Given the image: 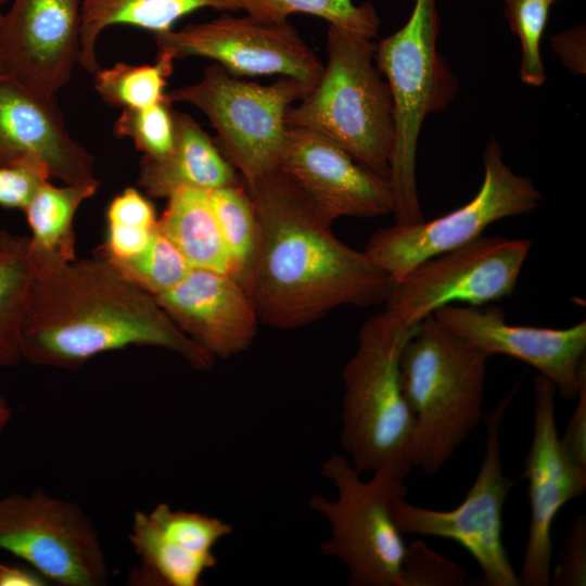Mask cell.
Here are the masks:
<instances>
[{
	"label": "cell",
	"mask_w": 586,
	"mask_h": 586,
	"mask_svg": "<svg viewBox=\"0 0 586 586\" xmlns=\"http://www.w3.org/2000/svg\"><path fill=\"white\" fill-rule=\"evenodd\" d=\"M258 222L245 283L259 322L296 329L332 309L385 303L394 281L368 254L342 242L279 168L244 182Z\"/></svg>",
	"instance_id": "6da1fadb"
},
{
	"label": "cell",
	"mask_w": 586,
	"mask_h": 586,
	"mask_svg": "<svg viewBox=\"0 0 586 586\" xmlns=\"http://www.w3.org/2000/svg\"><path fill=\"white\" fill-rule=\"evenodd\" d=\"M33 260L22 360L73 370L97 355L135 345L173 352L199 370L213 367L215 358L105 257L65 262L33 254Z\"/></svg>",
	"instance_id": "7a4b0ae2"
},
{
	"label": "cell",
	"mask_w": 586,
	"mask_h": 586,
	"mask_svg": "<svg viewBox=\"0 0 586 586\" xmlns=\"http://www.w3.org/2000/svg\"><path fill=\"white\" fill-rule=\"evenodd\" d=\"M487 359L433 315L421 320L400 357L403 390L415 422L411 468L437 473L483 420Z\"/></svg>",
	"instance_id": "3957f363"
},
{
	"label": "cell",
	"mask_w": 586,
	"mask_h": 586,
	"mask_svg": "<svg viewBox=\"0 0 586 586\" xmlns=\"http://www.w3.org/2000/svg\"><path fill=\"white\" fill-rule=\"evenodd\" d=\"M418 326H404L386 310L369 317L344 367L341 446L360 474L390 471L406 479L412 469L415 422L403 390L400 357Z\"/></svg>",
	"instance_id": "277c9868"
},
{
	"label": "cell",
	"mask_w": 586,
	"mask_h": 586,
	"mask_svg": "<svg viewBox=\"0 0 586 586\" xmlns=\"http://www.w3.org/2000/svg\"><path fill=\"white\" fill-rule=\"evenodd\" d=\"M372 39L329 25L327 56L316 86L291 106L286 124L333 140L388 180L394 141L393 100L375 63Z\"/></svg>",
	"instance_id": "5b68a950"
},
{
	"label": "cell",
	"mask_w": 586,
	"mask_h": 586,
	"mask_svg": "<svg viewBox=\"0 0 586 586\" xmlns=\"http://www.w3.org/2000/svg\"><path fill=\"white\" fill-rule=\"evenodd\" d=\"M440 16L436 0H416L406 24L377 43L375 63L393 100L394 141L388 182L395 224L424 220L416 178V155L425 117L445 110L458 81L437 51Z\"/></svg>",
	"instance_id": "8992f818"
},
{
	"label": "cell",
	"mask_w": 586,
	"mask_h": 586,
	"mask_svg": "<svg viewBox=\"0 0 586 586\" xmlns=\"http://www.w3.org/2000/svg\"><path fill=\"white\" fill-rule=\"evenodd\" d=\"M322 474L336 489V498L313 495L309 507L330 524V537L320 551L348 570L353 586H400L406 544L392 505L408 492L405 479L390 471L362 480L345 455L322 462Z\"/></svg>",
	"instance_id": "52a82bcc"
},
{
	"label": "cell",
	"mask_w": 586,
	"mask_h": 586,
	"mask_svg": "<svg viewBox=\"0 0 586 586\" xmlns=\"http://www.w3.org/2000/svg\"><path fill=\"white\" fill-rule=\"evenodd\" d=\"M307 93L290 77L259 85L213 64L198 82L166 95L171 103L190 104L205 114L217 132L218 148L247 182L279 168L289 128L286 113Z\"/></svg>",
	"instance_id": "ba28073f"
},
{
	"label": "cell",
	"mask_w": 586,
	"mask_h": 586,
	"mask_svg": "<svg viewBox=\"0 0 586 586\" xmlns=\"http://www.w3.org/2000/svg\"><path fill=\"white\" fill-rule=\"evenodd\" d=\"M519 384L486 416L485 449L481 467L463 501L451 510L412 505L405 497L392 505L393 519L403 535L450 539L476 561L487 586H521L502 540L505 501L514 485L504 470L500 428Z\"/></svg>",
	"instance_id": "9c48e42d"
},
{
	"label": "cell",
	"mask_w": 586,
	"mask_h": 586,
	"mask_svg": "<svg viewBox=\"0 0 586 586\" xmlns=\"http://www.w3.org/2000/svg\"><path fill=\"white\" fill-rule=\"evenodd\" d=\"M483 166L481 188L464 205L430 221L372 232L365 247L371 260L396 282L418 264L479 238L492 224L538 206L540 192L510 169L494 138L485 146Z\"/></svg>",
	"instance_id": "30bf717a"
},
{
	"label": "cell",
	"mask_w": 586,
	"mask_h": 586,
	"mask_svg": "<svg viewBox=\"0 0 586 586\" xmlns=\"http://www.w3.org/2000/svg\"><path fill=\"white\" fill-rule=\"evenodd\" d=\"M0 549L49 583L102 586L109 565L99 534L82 508L41 487L0 498Z\"/></svg>",
	"instance_id": "8fae6325"
},
{
	"label": "cell",
	"mask_w": 586,
	"mask_h": 586,
	"mask_svg": "<svg viewBox=\"0 0 586 586\" xmlns=\"http://www.w3.org/2000/svg\"><path fill=\"white\" fill-rule=\"evenodd\" d=\"M532 240L480 235L431 257L394 285L385 310L407 327H416L438 308L456 302L483 306L512 295Z\"/></svg>",
	"instance_id": "7c38bea8"
},
{
	"label": "cell",
	"mask_w": 586,
	"mask_h": 586,
	"mask_svg": "<svg viewBox=\"0 0 586 586\" xmlns=\"http://www.w3.org/2000/svg\"><path fill=\"white\" fill-rule=\"evenodd\" d=\"M152 35L158 53L174 60L211 59L235 77H290L308 92L323 69V63L288 21L275 23L249 14L224 13L207 22Z\"/></svg>",
	"instance_id": "4fadbf2b"
},
{
	"label": "cell",
	"mask_w": 586,
	"mask_h": 586,
	"mask_svg": "<svg viewBox=\"0 0 586 586\" xmlns=\"http://www.w3.org/2000/svg\"><path fill=\"white\" fill-rule=\"evenodd\" d=\"M533 436L523 477L530 501L528 534L518 576L521 586H548L551 577L552 524L560 509L586 491V470L565 453L556 421V387L534 378Z\"/></svg>",
	"instance_id": "5bb4252c"
},
{
	"label": "cell",
	"mask_w": 586,
	"mask_h": 586,
	"mask_svg": "<svg viewBox=\"0 0 586 586\" xmlns=\"http://www.w3.org/2000/svg\"><path fill=\"white\" fill-rule=\"evenodd\" d=\"M432 315L488 357L504 355L532 366L565 400L575 398L586 380L585 320L564 329L515 326L495 304H451Z\"/></svg>",
	"instance_id": "9a60e30c"
},
{
	"label": "cell",
	"mask_w": 586,
	"mask_h": 586,
	"mask_svg": "<svg viewBox=\"0 0 586 586\" xmlns=\"http://www.w3.org/2000/svg\"><path fill=\"white\" fill-rule=\"evenodd\" d=\"M82 1L12 0L1 16L0 72L56 95L79 61Z\"/></svg>",
	"instance_id": "2e32d148"
},
{
	"label": "cell",
	"mask_w": 586,
	"mask_h": 586,
	"mask_svg": "<svg viewBox=\"0 0 586 586\" xmlns=\"http://www.w3.org/2000/svg\"><path fill=\"white\" fill-rule=\"evenodd\" d=\"M281 169L328 220L393 214L391 184L328 137L289 126Z\"/></svg>",
	"instance_id": "e0dca14e"
},
{
	"label": "cell",
	"mask_w": 586,
	"mask_h": 586,
	"mask_svg": "<svg viewBox=\"0 0 586 586\" xmlns=\"http://www.w3.org/2000/svg\"><path fill=\"white\" fill-rule=\"evenodd\" d=\"M232 527L208 514L173 509L161 502L133 513L129 542L139 564L129 573L132 585L199 586L217 563L215 546Z\"/></svg>",
	"instance_id": "ac0fdd59"
},
{
	"label": "cell",
	"mask_w": 586,
	"mask_h": 586,
	"mask_svg": "<svg viewBox=\"0 0 586 586\" xmlns=\"http://www.w3.org/2000/svg\"><path fill=\"white\" fill-rule=\"evenodd\" d=\"M35 161L65 184L99 183L92 155L66 128L55 95L0 72V164Z\"/></svg>",
	"instance_id": "d6986e66"
},
{
	"label": "cell",
	"mask_w": 586,
	"mask_h": 586,
	"mask_svg": "<svg viewBox=\"0 0 586 586\" xmlns=\"http://www.w3.org/2000/svg\"><path fill=\"white\" fill-rule=\"evenodd\" d=\"M173 322L214 358L250 347L259 319L244 286L228 273L191 268L171 289L154 296Z\"/></svg>",
	"instance_id": "ffe728a7"
},
{
	"label": "cell",
	"mask_w": 586,
	"mask_h": 586,
	"mask_svg": "<svg viewBox=\"0 0 586 586\" xmlns=\"http://www.w3.org/2000/svg\"><path fill=\"white\" fill-rule=\"evenodd\" d=\"M175 141L161 158L142 157L138 184L152 198L181 189L213 191L240 183L235 168L187 113H174Z\"/></svg>",
	"instance_id": "44dd1931"
},
{
	"label": "cell",
	"mask_w": 586,
	"mask_h": 586,
	"mask_svg": "<svg viewBox=\"0 0 586 586\" xmlns=\"http://www.w3.org/2000/svg\"><path fill=\"white\" fill-rule=\"evenodd\" d=\"M202 9L230 13L240 11V5L238 0H84L78 64L91 74L99 69L97 42L109 27L126 25L163 33Z\"/></svg>",
	"instance_id": "7402d4cb"
},
{
	"label": "cell",
	"mask_w": 586,
	"mask_h": 586,
	"mask_svg": "<svg viewBox=\"0 0 586 586\" xmlns=\"http://www.w3.org/2000/svg\"><path fill=\"white\" fill-rule=\"evenodd\" d=\"M160 219V231L191 268L230 275V260L208 191L181 189L171 193Z\"/></svg>",
	"instance_id": "603a6c76"
},
{
	"label": "cell",
	"mask_w": 586,
	"mask_h": 586,
	"mask_svg": "<svg viewBox=\"0 0 586 586\" xmlns=\"http://www.w3.org/2000/svg\"><path fill=\"white\" fill-rule=\"evenodd\" d=\"M34 276L29 237L0 229V368L22 360V332Z\"/></svg>",
	"instance_id": "cb8c5ba5"
},
{
	"label": "cell",
	"mask_w": 586,
	"mask_h": 586,
	"mask_svg": "<svg viewBox=\"0 0 586 586\" xmlns=\"http://www.w3.org/2000/svg\"><path fill=\"white\" fill-rule=\"evenodd\" d=\"M99 183H42L24 212L31 231L35 255H49L65 262L76 259L74 217L81 203L94 195Z\"/></svg>",
	"instance_id": "d4e9b609"
},
{
	"label": "cell",
	"mask_w": 586,
	"mask_h": 586,
	"mask_svg": "<svg viewBox=\"0 0 586 586\" xmlns=\"http://www.w3.org/2000/svg\"><path fill=\"white\" fill-rule=\"evenodd\" d=\"M240 11L256 18L280 23L291 14H309L329 25L374 39L380 30V17L370 2L355 4L353 0H238Z\"/></svg>",
	"instance_id": "484cf974"
},
{
	"label": "cell",
	"mask_w": 586,
	"mask_h": 586,
	"mask_svg": "<svg viewBox=\"0 0 586 586\" xmlns=\"http://www.w3.org/2000/svg\"><path fill=\"white\" fill-rule=\"evenodd\" d=\"M230 260V276L245 289L258 240V222L242 183L209 191Z\"/></svg>",
	"instance_id": "4316f807"
},
{
	"label": "cell",
	"mask_w": 586,
	"mask_h": 586,
	"mask_svg": "<svg viewBox=\"0 0 586 586\" xmlns=\"http://www.w3.org/2000/svg\"><path fill=\"white\" fill-rule=\"evenodd\" d=\"M174 59L158 53L154 64L116 63L94 73V88L109 105L124 109H145L166 99L167 78L173 73Z\"/></svg>",
	"instance_id": "83f0119b"
},
{
	"label": "cell",
	"mask_w": 586,
	"mask_h": 586,
	"mask_svg": "<svg viewBox=\"0 0 586 586\" xmlns=\"http://www.w3.org/2000/svg\"><path fill=\"white\" fill-rule=\"evenodd\" d=\"M107 260L126 280L152 296L175 286L191 269L158 227L145 249L137 255Z\"/></svg>",
	"instance_id": "f1b7e54d"
},
{
	"label": "cell",
	"mask_w": 586,
	"mask_h": 586,
	"mask_svg": "<svg viewBox=\"0 0 586 586\" xmlns=\"http://www.w3.org/2000/svg\"><path fill=\"white\" fill-rule=\"evenodd\" d=\"M504 13L511 31L519 37L521 42L520 78L526 85L540 86L546 78L540 55V41L552 1L504 0Z\"/></svg>",
	"instance_id": "f546056e"
},
{
	"label": "cell",
	"mask_w": 586,
	"mask_h": 586,
	"mask_svg": "<svg viewBox=\"0 0 586 586\" xmlns=\"http://www.w3.org/2000/svg\"><path fill=\"white\" fill-rule=\"evenodd\" d=\"M171 102L166 99L145 109H124L114 124L118 138H129L143 157L161 158L175 141V118Z\"/></svg>",
	"instance_id": "4dcf8cb0"
},
{
	"label": "cell",
	"mask_w": 586,
	"mask_h": 586,
	"mask_svg": "<svg viewBox=\"0 0 586 586\" xmlns=\"http://www.w3.org/2000/svg\"><path fill=\"white\" fill-rule=\"evenodd\" d=\"M466 569L431 549L422 539L406 545L400 586H462Z\"/></svg>",
	"instance_id": "1f68e13d"
},
{
	"label": "cell",
	"mask_w": 586,
	"mask_h": 586,
	"mask_svg": "<svg viewBox=\"0 0 586 586\" xmlns=\"http://www.w3.org/2000/svg\"><path fill=\"white\" fill-rule=\"evenodd\" d=\"M50 178L49 170L39 162L0 164V206L24 211L38 188Z\"/></svg>",
	"instance_id": "d6a6232c"
},
{
	"label": "cell",
	"mask_w": 586,
	"mask_h": 586,
	"mask_svg": "<svg viewBox=\"0 0 586 586\" xmlns=\"http://www.w3.org/2000/svg\"><path fill=\"white\" fill-rule=\"evenodd\" d=\"M553 586L586 585V517L579 514L571 524L558 562L550 577Z\"/></svg>",
	"instance_id": "836d02e7"
},
{
	"label": "cell",
	"mask_w": 586,
	"mask_h": 586,
	"mask_svg": "<svg viewBox=\"0 0 586 586\" xmlns=\"http://www.w3.org/2000/svg\"><path fill=\"white\" fill-rule=\"evenodd\" d=\"M107 225L154 229L157 218L151 202L138 190L128 188L111 202Z\"/></svg>",
	"instance_id": "e575fe53"
},
{
	"label": "cell",
	"mask_w": 586,
	"mask_h": 586,
	"mask_svg": "<svg viewBox=\"0 0 586 586\" xmlns=\"http://www.w3.org/2000/svg\"><path fill=\"white\" fill-rule=\"evenodd\" d=\"M575 398V408L560 441L571 460L586 470V380L583 381Z\"/></svg>",
	"instance_id": "d590c367"
},
{
	"label": "cell",
	"mask_w": 586,
	"mask_h": 586,
	"mask_svg": "<svg viewBox=\"0 0 586 586\" xmlns=\"http://www.w3.org/2000/svg\"><path fill=\"white\" fill-rule=\"evenodd\" d=\"M551 46L566 67L576 74L585 73L584 25H578L552 36Z\"/></svg>",
	"instance_id": "8d00e7d4"
},
{
	"label": "cell",
	"mask_w": 586,
	"mask_h": 586,
	"mask_svg": "<svg viewBox=\"0 0 586 586\" xmlns=\"http://www.w3.org/2000/svg\"><path fill=\"white\" fill-rule=\"evenodd\" d=\"M50 583L29 565L0 562V586H47Z\"/></svg>",
	"instance_id": "74e56055"
},
{
	"label": "cell",
	"mask_w": 586,
	"mask_h": 586,
	"mask_svg": "<svg viewBox=\"0 0 586 586\" xmlns=\"http://www.w3.org/2000/svg\"><path fill=\"white\" fill-rule=\"evenodd\" d=\"M12 408L8 399L0 394V433H2L12 419Z\"/></svg>",
	"instance_id": "f35d334b"
},
{
	"label": "cell",
	"mask_w": 586,
	"mask_h": 586,
	"mask_svg": "<svg viewBox=\"0 0 586 586\" xmlns=\"http://www.w3.org/2000/svg\"><path fill=\"white\" fill-rule=\"evenodd\" d=\"M10 0H0V8Z\"/></svg>",
	"instance_id": "ab89813d"
},
{
	"label": "cell",
	"mask_w": 586,
	"mask_h": 586,
	"mask_svg": "<svg viewBox=\"0 0 586 586\" xmlns=\"http://www.w3.org/2000/svg\"><path fill=\"white\" fill-rule=\"evenodd\" d=\"M1 16H2V13L0 12V23H1Z\"/></svg>",
	"instance_id": "60d3db41"
},
{
	"label": "cell",
	"mask_w": 586,
	"mask_h": 586,
	"mask_svg": "<svg viewBox=\"0 0 586 586\" xmlns=\"http://www.w3.org/2000/svg\"><path fill=\"white\" fill-rule=\"evenodd\" d=\"M551 1L553 2L555 0H551Z\"/></svg>",
	"instance_id": "b9f144b4"
}]
</instances>
